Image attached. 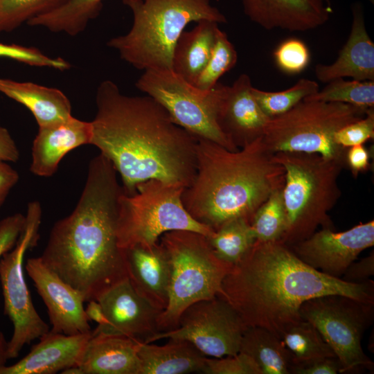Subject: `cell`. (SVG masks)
I'll return each instance as SVG.
<instances>
[{"instance_id":"obj_1","label":"cell","mask_w":374,"mask_h":374,"mask_svg":"<svg viewBox=\"0 0 374 374\" xmlns=\"http://www.w3.org/2000/svg\"><path fill=\"white\" fill-rule=\"evenodd\" d=\"M96 105L90 144L112 163L125 193L150 179L184 188L192 183L197 139L154 98L125 95L107 80L97 88Z\"/></svg>"},{"instance_id":"obj_2","label":"cell","mask_w":374,"mask_h":374,"mask_svg":"<svg viewBox=\"0 0 374 374\" xmlns=\"http://www.w3.org/2000/svg\"><path fill=\"white\" fill-rule=\"evenodd\" d=\"M123 191L110 161L101 154L93 157L75 207L53 224L39 256L85 302L127 277L125 250L118 237Z\"/></svg>"},{"instance_id":"obj_3","label":"cell","mask_w":374,"mask_h":374,"mask_svg":"<svg viewBox=\"0 0 374 374\" xmlns=\"http://www.w3.org/2000/svg\"><path fill=\"white\" fill-rule=\"evenodd\" d=\"M220 296L239 313L247 326L265 328L280 338L302 320L306 301L330 294L374 303V283L346 282L303 262L281 241H256L233 265L222 284Z\"/></svg>"},{"instance_id":"obj_4","label":"cell","mask_w":374,"mask_h":374,"mask_svg":"<svg viewBox=\"0 0 374 374\" xmlns=\"http://www.w3.org/2000/svg\"><path fill=\"white\" fill-rule=\"evenodd\" d=\"M197 139L196 173L181 201L193 219L214 231L237 217L251 221L269 195L283 187L285 170L262 136L236 151Z\"/></svg>"},{"instance_id":"obj_5","label":"cell","mask_w":374,"mask_h":374,"mask_svg":"<svg viewBox=\"0 0 374 374\" xmlns=\"http://www.w3.org/2000/svg\"><path fill=\"white\" fill-rule=\"evenodd\" d=\"M125 5L132 12V26L126 34L112 37L107 44L122 60L143 71L172 69L175 44L190 22H226L210 0H139Z\"/></svg>"},{"instance_id":"obj_6","label":"cell","mask_w":374,"mask_h":374,"mask_svg":"<svg viewBox=\"0 0 374 374\" xmlns=\"http://www.w3.org/2000/svg\"><path fill=\"white\" fill-rule=\"evenodd\" d=\"M273 158L285 170L282 195L287 228L280 241L291 246L319 226L335 230L328 212L341 196L338 178L346 166L317 154L276 152Z\"/></svg>"},{"instance_id":"obj_7","label":"cell","mask_w":374,"mask_h":374,"mask_svg":"<svg viewBox=\"0 0 374 374\" xmlns=\"http://www.w3.org/2000/svg\"><path fill=\"white\" fill-rule=\"evenodd\" d=\"M159 242L171 267L168 302L158 319L162 332L176 329L181 314L191 304L222 295V281L233 265L220 259L207 237L195 231H168Z\"/></svg>"},{"instance_id":"obj_8","label":"cell","mask_w":374,"mask_h":374,"mask_svg":"<svg viewBox=\"0 0 374 374\" xmlns=\"http://www.w3.org/2000/svg\"><path fill=\"white\" fill-rule=\"evenodd\" d=\"M367 109L342 103L302 100L285 113L270 118L262 140L273 154H317L346 166L347 149L335 142V133L362 118Z\"/></svg>"},{"instance_id":"obj_9","label":"cell","mask_w":374,"mask_h":374,"mask_svg":"<svg viewBox=\"0 0 374 374\" xmlns=\"http://www.w3.org/2000/svg\"><path fill=\"white\" fill-rule=\"evenodd\" d=\"M185 188L157 179L139 184L132 195L119 197L118 237L120 247H150L165 233L175 230L195 231L206 237L214 231L195 219L184 208L181 195Z\"/></svg>"},{"instance_id":"obj_10","label":"cell","mask_w":374,"mask_h":374,"mask_svg":"<svg viewBox=\"0 0 374 374\" xmlns=\"http://www.w3.org/2000/svg\"><path fill=\"white\" fill-rule=\"evenodd\" d=\"M223 85L209 90L188 83L171 69H148L137 80L136 87L158 102L172 121L196 139L238 150L220 130L217 113Z\"/></svg>"},{"instance_id":"obj_11","label":"cell","mask_w":374,"mask_h":374,"mask_svg":"<svg viewBox=\"0 0 374 374\" xmlns=\"http://www.w3.org/2000/svg\"><path fill=\"white\" fill-rule=\"evenodd\" d=\"M299 312L331 347L340 362V373L373 371V362L363 351L362 339L373 322L374 303L344 295H325L305 301Z\"/></svg>"},{"instance_id":"obj_12","label":"cell","mask_w":374,"mask_h":374,"mask_svg":"<svg viewBox=\"0 0 374 374\" xmlns=\"http://www.w3.org/2000/svg\"><path fill=\"white\" fill-rule=\"evenodd\" d=\"M42 209L38 201L28 204L24 229L15 246L0 258V281L4 301V314L13 326L8 341L9 359L17 357L25 345L49 331L48 325L35 308L23 271L27 250L37 245Z\"/></svg>"},{"instance_id":"obj_13","label":"cell","mask_w":374,"mask_h":374,"mask_svg":"<svg viewBox=\"0 0 374 374\" xmlns=\"http://www.w3.org/2000/svg\"><path fill=\"white\" fill-rule=\"evenodd\" d=\"M247 327L236 310L217 296L191 304L181 314L176 329L158 332L146 343L169 338L184 339L204 355L220 358L239 353Z\"/></svg>"},{"instance_id":"obj_14","label":"cell","mask_w":374,"mask_h":374,"mask_svg":"<svg viewBox=\"0 0 374 374\" xmlns=\"http://www.w3.org/2000/svg\"><path fill=\"white\" fill-rule=\"evenodd\" d=\"M373 245L374 221L372 220L341 232L322 228L308 238L289 247L309 266L328 276L341 278L359 254Z\"/></svg>"},{"instance_id":"obj_15","label":"cell","mask_w":374,"mask_h":374,"mask_svg":"<svg viewBox=\"0 0 374 374\" xmlns=\"http://www.w3.org/2000/svg\"><path fill=\"white\" fill-rule=\"evenodd\" d=\"M107 322L92 335L125 336L146 343L159 332L158 319L163 312L141 295L128 277L112 285L96 298Z\"/></svg>"},{"instance_id":"obj_16","label":"cell","mask_w":374,"mask_h":374,"mask_svg":"<svg viewBox=\"0 0 374 374\" xmlns=\"http://www.w3.org/2000/svg\"><path fill=\"white\" fill-rule=\"evenodd\" d=\"M25 268L47 308L50 331L68 335L92 331L80 292L47 267L39 257L28 258Z\"/></svg>"},{"instance_id":"obj_17","label":"cell","mask_w":374,"mask_h":374,"mask_svg":"<svg viewBox=\"0 0 374 374\" xmlns=\"http://www.w3.org/2000/svg\"><path fill=\"white\" fill-rule=\"evenodd\" d=\"M250 77L241 74L231 86L223 85L217 122L222 132L238 149L263 134L269 120L255 100Z\"/></svg>"},{"instance_id":"obj_18","label":"cell","mask_w":374,"mask_h":374,"mask_svg":"<svg viewBox=\"0 0 374 374\" xmlns=\"http://www.w3.org/2000/svg\"><path fill=\"white\" fill-rule=\"evenodd\" d=\"M240 1L244 15L266 30H313L325 24L332 12L325 0Z\"/></svg>"},{"instance_id":"obj_19","label":"cell","mask_w":374,"mask_h":374,"mask_svg":"<svg viewBox=\"0 0 374 374\" xmlns=\"http://www.w3.org/2000/svg\"><path fill=\"white\" fill-rule=\"evenodd\" d=\"M91 332L64 335L48 331L29 353L11 366L0 368V374H54L78 366Z\"/></svg>"},{"instance_id":"obj_20","label":"cell","mask_w":374,"mask_h":374,"mask_svg":"<svg viewBox=\"0 0 374 374\" xmlns=\"http://www.w3.org/2000/svg\"><path fill=\"white\" fill-rule=\"evenodd\" d=\"M353 21L348 38L330 64L314 67L317 78L327 83L338 78L350 77L359 81H374V43L366 28L362 5L351 6Z\"/></svg>"},{"instance_id":"obj_21","label":"cell","mask_w":374,"mask_h":374,"mask_svg":"<svg viewBox=\"0 0 374 374\" xmlns=\"http://www.w3.org/2000/svg\"><path fill=\"white\" fill-rule=\"evenodd\" d=\"M91 137V121L73 116L66 121L39 127L31 149L30 172L39 177H51L62 158L78 147L90 144Z\"/></svg>"},{"instance_id":"obj_22","label":"cell","mask_w":374,"mask_h":374,"mask_svg":"<svg viewBox=\"0 0 374 374\" xmlns=\"http://www.w3.org/2000/svg\"><path fill=\"white\" fill-rule=\"evenodd\" d=\"M127 277L135 290L163 311L168 302L171 267L168 255L159 242L150 247L125 249Z\"/></svg>"},{"instance_id":"obj_23","label":"cell","mask_w":374,"mask_h":374,"mask_svg":"<svg viewBox=\"0 0 374 374\" xmlns=\"http://www.w3.org/2000/svg\"><path fill=\"white\" fill-rule=\"evenodd\" d=\"M141 341L118 335H91L75 374H141L138 355Z\"/></svg>"},{"instance_id":"obj_24","label":"cell","mask_w":374,"mask_h":374,"mask_svg":"<svg viewBox=\"0 0 374 374\" xmlns=\"http://www.w3.org/2000/svg\"><path fill=\"white\" fill-rule=\"evenodd\" d=\"M0 92L29 109L39 127L72 116L70 100L58 89L0 78Z\"/></svg>"},{"instance_id":"obj_25","label":"cell","mask_w":374,"mask_h":374,"mask_svg":"<svg viewBox=\"0 0 374 374\" xmlns=\"http://www.w3.org/2000/svg\"><path fill=\"white\" fill-rule=\"evenodd\" d=\"M141 374L202 373L206 357L188 341L169 338L163 346L141 342Z\"/></svg>"},{"instance_id":"obj_26","label":"cell","mask_w":374,"mask_h":374,"mask_svg":"<svg viewBox=\"0 0 374 374\" xmlns=\"http://www.w3.org/2000/svg\"><path fill=\"white\" fill-rule=\"evenodd\" d=\"M218 24L198 21L193 29L184 30L175 44L171 70L193 85L209 59Z\"/></svg>"},{"instance_id":"obj_27","label":"cell","mask_w":374,"mask_h":374,"mask_svg":"<svg viewBox=\"0 0 374 374\" xmlns=\"http://www.w3.org/2000/svg\"><path fill=\"white\" fill-rule=\"evenodd\" d=\"M239 352L250 357L262 374H290L293 365L290 352L280 338L265 328L248 326Z\"/></svg>"},{"instance_id":"obj_28","label":"cell","mask_w":374,"mask_h":374,"mask_svg":"<svg viewBox=\"0 0 374 374\" xmlns=\"http://www.w3.org/2000/svg\"><path fill=\"white\" fill-rule=\"evenodd\" d=\"M103 0H64L55 8L30 19L32 26L44 27L51 32L75 36L95 19L103 7ZM139 0H123L125 4Z\"/></svg>"},{"instance_id":"obj_29","label":"cell","mask_w":374,"mask_h":374,"mask_svg":"<svg viewBox=\"0 0 374 374\" xmlns=\"http://www.w3.org/2000/svg\"><path fill=\"white\" fill-rule=\"evenodd\" d=\"M207 238L216 256L231 265L240 261L256 241L251 221L245 217L225 222Z\"/></svg>"},{"instance_id":"obj_30","label":"cell","mask_w":374,"mask_h":374,"mask_svg":"<svg viewBox=\"0 0 374 374\" xmlns=\"http://www.w3.org/2000/svg\"><path fill=\"white\" fill-rule=\"evenodd\" d=\"M280 339L292 356L293 365L337 357L317 329L307 321L302 319L287 328Z\"/></svg>"},{"instance_id":"obj_31","label":"cell","mask_w":374,"mask_h":374,"mask_svg":"<svg viewBox=\"0 0 374 374\" xmlns=\"http://www.w3.org/2000/svg\"><path fill=\"white\" fill-rule=\"evenodd\" d=\"M327 83L321 91L303 100L342 103L366 109L374 107V81L338 78Z\"/></svg>"},{"instance_id":"obj_32","label":"cell","mask_w":374,"mask_h":374,"mask_svg":"<svg viewBox=\"0 0 374 374\" xmlns=\"http://www.w3.org/2000/svg\"><path fill=\"white\" fill-rule=\"evenodd\" d=\"M283 188L274 190L253 214L251 226L256 241H280L287 228Z\"/></svg>"},{"instance_id":"obj_33","label":"cell","mask_w":374,"mask_h":374,"mask_svg":"<svg viewBox=\"0 0 374 374\" xmlns=\"http://www.w3.org/2000/svg\"><path fill=\"white\" fill-rule=\"evenodd\" d=\"M319 84L301 78L290 88L281 91H266L252 87V94L263 112L273 118L291 109L305 98L317 93Z\"/></svg>"},{"instance_id":"obj_34","label":"cell","mask_w":374,"mask_h":374,"mask_svg":"<svg viewBox=\"0 0 374 374\" xmlns=\"http://www.w3.org/2000/svg\"><path fill=\"white\" fill-rule=\"evenodd\" d=\"M237 60L234 46L226 34L218 28L209 59L193 85L202 90L211 89L235 65Z\"/></svg>"},{"instance_id":"obj_35","label":"cell","mask_w":374,"mask_h":374,"mask_svg":"<svg viewBox=\"0 0 374 374\" xmlns=\"http://www.w3.org/2000/svg\"><path fill=\"white\" fill-rule=\"evenodd\" d=\"M64 0H0V33L10 31Z\"/></svg>"},{"instance_id":"obj_36","label":"cell","mask_w":374,"mask_h":374,"mask_svg":"<svg viewBox=\"0 0 374 374\" xmlns=\"http://www.w3.org/2000/svg\"><path fill=\"white\" fill-rule=\"evenodd\" d=\"M0 57L9 58L34 66L48 67L60 71L71 67L69 62L62 57H51L38 48L15 44L0 42Z\"/></svg>"},{"instance_id":"obj_37","label":"cell","mask_w":374,"mask_h":374,"mask_svg":"<svg viewBox=\"0 0 374 374\" xmlns=\"http://www.w3.org/2000/svg\"><path fill=\"white\" fill-rule=\"evenodd\" d=\"M277 66L288 74L303 71L308 65L310 55L305 44L298 39H287L281 42L274 52Z\"/></svg>"},{"instance_id":"obj_38","label":"cell","mask_w":374,"mask_h":374,"mask_svg":"<svg viewBox=\"0 0 374 374\" xmlns=\"http://www.w3.org/2000/svg\"><path fill=\"white\" fill-rule=\"evenodd\" d=\"M374 138V109H367L361 119L353 121L337 130L334 135L335 142L339 146L348 148L363 145Z\"/></svg>"},{"instance_id":"obj_39","label":"cell","mask_w":374,"mask_h":374,"mask_svg":"<svg viewBox=\"0 0 374 374\" xmlns=\"http://www.w3.org/2000/svg\"><path fill=\"white\" fill-rule=\"evenodd\" d=\"M202 373L262 374L256 363L250 357L240 352L220 358L206 357Z\"/></svg>"},{"instance_id":"obj_40","label":"cell","mask_w":374,"mask_h":374,"mask_svg":"<svg viewBox=\"0 0 374 374\" xmlns=\"http://www.w3.org/2000/svg\"><path fill=\"white\" fill-rule=\"evenodd\" d=\"M25 215L15 213L0 220V258L16 244L24 229Z\"/></svg>"},{"instance_id":"obj_41","label":"cell","mask_w":374,"mask_h":374,"mask_svg":"<svg viewBox=\"0 0 374 374\" xmlns=\"http://www.w3.org/2000/svg\"><path fill=\"white\" fill-rule=\"evenodd\" d=\"M340 372L341 364L337 357H326L293 365L290 369V374H337Z\"/></svg>"},{"instance_id":"obj_42","label":"cell","mask_w":374,"mask_h":374,"mask_svg":"<svg viewBox=\"0 0 374 374\" xmlns=\"http://www.w3.org/2000/svg\"><path fill=\"white\" fill-rule=\"evenodd\" d=\"M374 274V253L358 262H352L341 276V279L352 283H359L369 279Z\"/></svg>"},{"instance_id":"obj_43","label":"cell","mask_w":374,"mask_h":374,"mask_svg":"<svg viewBox=\"0 0 374 374\" xmlns=\"http://www.w3.org/2000/svg\"><path fill=\"white\" fill-rule=\"evenodd\" d=\"M370 157L371 153L363 145L347 148L346 163L354 177H357L359 173L368 169Z\"/></svg>"},{"instance_id":"obj_44","label":"cell","mask_w":374,"mask_h":374,"mask_svg":"<svg viewBox=\"0 0 374 374\" xmlns=\"http://www.w3.org/2000/svg\"><path fill=\"white\" fill-rule=\"evenodd\" d=\"M19 175L8 163L0 161V208L17 184Z\"/></svg>"},{"instance_id":"obj_45","label":"cell","mask_w":374,"mask_h":374,"mask_svg":"<svg viewBox=\"0 0 374 374\" xmlns=\"http://www.w3.org/2000/svg\"><path fill=\"white\" fill-rule=\"evenodd\" d=\"M19 151L8 130L0 125V161L15 163L19 159Z\"/></svg>"},{"instance_id":"obj_46","label":"cell","mask_w":374,"mask_h":374,"mask_svg":"<svg viewBox=\"0 0 374 374\" xmlns=\"http://www.w3.org/2000/svg\"><path fill=\"white\" fill-rule=\"evenodd\" d=\"M88 302L89 303L86 309H84L88 320L98 323V326L105 324L107 320L100 303L95 299L90 300Z\"/></svg>"},{"instance_id":"obj_47","label":"cell","mask_w":374,"mask_h":374,"mask_svg":"<svg viewBox=\"0 0 374 374\" xmlns=\"http://www.w3.org/2000/svg\"><path fill=\"white\" fill-rule=\"evenodd\" d=\"M8 359V341L3 333L0 331V368L6 365Z\"/></svg>"},{"instance_id":"obj_48","label":"cell","mask_w":374,"mask_h":374,"mask_svg":"<svg viewBox=\"0 0 374 374\" xmlns=\"http://www.w3.org/2000/svg\"><path fill=\"white\" fill-rule=\"evenodd\" d=\"M327 5L330 7V8H332L331 6V2H330V0H325Z\"/></svg>"}]
</instances>
